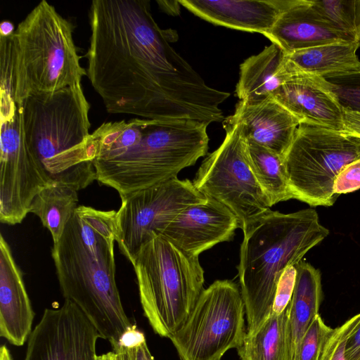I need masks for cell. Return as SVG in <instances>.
<instances>
[{"label": "cell", "instance_id": "d6a6232c", "mask_svg": "<svg viewBox=\"0 0 360 360\" xmlns=\"http://www.w3.org/2000/svg\"><path fill=\"white\" fill-rule=\"evenodd\" d=\"M343 133L360 139V112L343 108Z\"/></svg>", "mask_w": 360, "mask_h": 360}, {"label": "cell", "instance_id": "f35d334b", "mask_svg": "<svg viewBox=\"0 0 360 360\" xmlns=\"http://www.w3.org/2000/svg\"><path fill=\"white\" fill-rule=\"evenodd\" d=\"M0 360H13L11 354L6 345L0 347Z\"/></svg>", "mask_w": 360, "mask_h": 360}, {"label": "cell", "instance_id": "603a6c76", "mask_svg": "<svg viewBox=\"0 0 360 360\" xmlns=\"http://www.w3.org/2000/svg\"><path fill=\"white\" fill-rule=\"evenodd\" d=\"M78 191L52 180L33 199L30 213L37 215L51 234L53 244L62 237L78 205Z\"/></svg>", "mask_w": 360, "mask_h": 360}, {"label": "cell", "instance_id": "ab89813d", "mask_svg": "<svg viewBox=\"0 0 360 360\" xmlns=\"http://www.w3.org/2000/svg\"><path fill=\"white\" fill-rule=\"evenodd\" d=\"M356 25L358 32V39L360 43V0H356Z\"/></svg>", "mask_w": 360, "mask_h": 360}, {"label": "cell", "instance_id": "44dd1931", "mask_svg": "<svg viewBox=\"0 0 360 360\" xmlns=\"http://www.w3.org/2000/svg\"><path fill=\"white\" fill-rule=\"evenodd\" d=\"M295 267V285L288 305L289 360H297L300 342L319 314L322 298L319 270L304 260L296 264Z\"/></svg>", "mask_w": 360, "mask_h": 360}, {"label": "cell", "instance_id": "7402d4cb", "mask_svg": "<svg viewBox=\"0 0 360 360\" xmlns=\"http://www.w3.org/2000/svg\"><path fill=\"white\" fill-rule=\"evenodd\" d=\"M359 41L323 44L286 54L290 70L294 75L326 77L360 70L356 51Z\"/></svg>", "mask_w": 360, "mask_h": 360}, {"label": "cell", "instance_id": "60d3db41", "mask_svg": "<svg viewBox=\"0 0 360 360\" xmlns=\"http://www.w3.org/2000/svg\"><path fill=\"white\" fill-rule=\"evenodd\" d=\"M96 360H117V354L114 351L109 352L97 356Z\"/></svg>", "mask_w": 360, "mask_h": 360}, {"label": "cell", "instance_id": "4316f807", "mask_svg": "<svg viewBox=\"0 0 360 360\" xmlns=\"http://www.w3.org/2000/svg\"><path fill=\"white\" fill-rule=\"evenodd\" d=\"M320 18L334 29L358 39L356 0H311Z\"/></svg>", "mask_w": 360, "mask_h": 360}, {"label": "cell", "instance_id": "cb8c5ba5", "mask_svg": "<svg viewBox=\"0 0 360 360\" xmlns=\"http://www.w3.org/2000/svg\"><path fill=\"white\" fill-rule=\"evenodd\" d=\"M288 314V306L271 313L255 332L246 333L237 349L240 360H289Z\"/></svg>", "mask_w": 360, "mask_h": 360}, {"label": "cell", "instance_id": "1f68e13d", "mask_svg": "<svg viewBox=\"0 0 360 360\" xmlns=\"http://www.w3.org/2000/svg\"><path fill=\"white\" fill-rule=\"evenodd\" d=\"M360 188V160L346 165L336 176L333 192L339 196Z\"/></svg>", "mask_w": 360, "mask_h": 360}, {"label": "cell", "instance_id": "3957f363", "mask_svg": "<svg viewBox=\"0 0 360 360\" xmlns=\"http://www.w3.org/2000/svg\"><path fill=\"white\" fill-rule=\"evenodd\" d=\"M241 229L243 238L238 272L247 333L251 334L271 314L283 271L302 260L307 252L328 236L329 231L321 224L313 208L288 214L269 210Z\"/></svg>", "mask_w": 360, "mask_h": 360}, {"label": "cell", "instance_id": "7a4b0ae2", "mask_svg": "<svg viewBox=\"0 0 360 360\" xmlns=\"http://www.w3.org/2000/svg\"><path fill=\"white\" fill-rule=\"evenodd\" d=\"M116 233L115 212L86 208L75 211L51 249L63 297L82 311L112 351L120 348L122 337L134 325L115 281Z\"/></svg>", "mask_w": 360, "mask_h": 360}, {"label": "cell", "instance_id": "e575fe53", "mask_svg": "<svg viewBox=\"0 0 360 360\" xmlns=\"http://www.w3.org/2000/svg\"><path fill=\"white\" fill-rule=\"evenodd\" d=\"M127 348L129 350L131 360H155L148 347L146 338Z\"/></svg>", "mask_w": 360, "mask_h": 360}, {"label": "cell", "instance_id": "4dcf8cb0", "mask_svg": "<svg viewBox=\"0 0 360 360\" xmlns=\"http://www.w3.org/2000/svg\"><path fill=\"white\" fill-rule=\"evenodd\" d=\"M296 276L295 265L287 266L281 273L276 286L271 313L280 314L289 305L294 292Z\"/></svg>", "mask_w": 360, "mask_h": 360}, {"label": "cell", "instance_id": "ba28073f", "mask_svg": "<svg viewBox=\"0 0 360 360\" xmlns=\"http://www.w3.org/2000/svg\"><path fill=\"white\" fill-rule=\"evenodd\" d=\"M360 160V139L314 124L300 123L284 158L295 199L330 207L334 181L348 164Z\"/></svg>", "mask_w": 360, "mask_h": 360}, {"label": "cell", "instance_id": "8fae6325", "mask_svg": "<svg viewBox=\"0 0 360 360\" xmlns=\"http://www.w3.org/2000/svg\"><path fill=\"white\" fill-rule=\"evenodd\" d=\"M188 179L175 178L121 199L116 242L131 263L141 246L160 235L184 209L205 200Z\"/></svg>", "mask_w": 360, "mask_h": 360}, {"label": "cell", "instance_id": "277c9868", "mask_svg": "<svg viewBox=\"0 0 360 360\" xmlns=\"http://www.w3.org/2000/svg\"><path fill=\"white\" fill-rule=\"evenodd\" d=\"M27 142L50 178L77 191L96 180L89 149L90 104L81 83L18 105Z\"/></svg>", "mask_w": 360, "mask_h": 360}, {"label": "cell", "instance_id": "f1b7e54d", "mask_svg": "<svg viewBox=\"0 0 360 360\" xmlns=\"http://www.w3.org/2000/svg\"><path fill=\"white\" fill-rule=\"evenodd\" d=\"M333 330V328L328 326L319 314L300 342L297 360H319Z\"/></svg>", "mask_w": 360, "mask_h": 360}, {"label": "cell", "instance_id": "5bb4252c", "mask_svg": "<svg viewBox=\"0 0 360 360\" xmlns=\"http://www.w3.org/2000/svg\"><path fill=\"white\" fill-rule=\"evenodd\" d=\"M238 228V219L227 207L206 197L180 212L160 235L198 257L218 243L230 240Z\"/></svg>", "mask_w": 360, "mask_h": 360}, {"label": "cell", "instance_id": "5b68a950", "mask_svg": "<svg viewBox=\"0 0 360 360\" xmlns=\"http://www.w3.org/2000/svg\"><path fill=\"white\" fill-rule=\"evenodd\" d=\"M207 124L195 120H146L139 143L115 159L94 161L96 181L121 199L177 178L207 155Z\"/></svg>", "mask_w": 360, "mask_h": 360}, {"label": "cell", "instance_id": "ffe728a7", "mask_svg": "<svg viewBox=\"0 0 360 360\" xmlns=\"http://www.w3.org/2000/svg\"><path fill=\"white\" fill-rule=\"evenodd\" d=\"M292 76L286 53L271 43L240 65L236 96L248 104L263 102L272 98L274 92Z\"/></svg>", "mask_w": 360, "mask_h": 360}, {"label": "cell", "instance_id": "83f0119b", "mask_svg": "<svg viewBox=\"0 0 360 360\" xmlns=\"http://www.w3.org/2000/svg\"><path fill=\"white\" fill-rule=\"evenodd\" d=\"M323 78L342 108L360 112V70Z\"/></svg>", "mask_w": 360, "mask_h": 360}, {"label": "cell", "instance_id": "e0dca14e", "mask_svg": "<svg viewBox=\"0 0 360 360\" xmlns=\"http://www.w3.org/2000/svg\"><path fill=\"white\" fill-rule=\"evenodd\" d=\"M188 11L216 25L266 34L292 0H178Z\"/></svg>", "mask_w": 360, "mask_h": 360}, {"label": "cell", "instance_id": "8992f818", "mask_svg": "<svg viewBox=\"0 0 360 360\" xmlns=\"http://www.w3.org/2000/svg\"><path fill=\"white\" fill-rule=\"evenodd\" d=\"M74 26L43 0L12 34L14 98L52 92L81 83L86 70L80 65Z\"/></svg>", "mask_w": 360, "mask_h": 360}, {"label": "cell", "instance_id": "d6986e66", "mask_svg": "<svg viewBox=\"0 0 360 360\" xmlns=\"http://www.w3.org/2000/svg\"><path fill=\"white\" fill-rule=\"evenodd\" d=\"M264 36L286 54L323 44L358 41L322 20L311 0H292Z\"/></svg>", "mask_w": 360, "mask_h": 360}, {"label": "cell", "instance_id": "f546056e", "mask_svg": "<svg viewBox=\"0 0 360 360\" xmlns=\"http://www.w3.org/2000/svg\"><path fill=\"white\" fill-rule=\"evenodd\" d=\"M360 321V312L333 330L322 350L319 360H346L347 340Z\"/></svg>", "mask_w": 360, "mask_h": 360}, {"label": "cell", "instance_id": "2e32d148", "mask_svg": "<svg viewBox=\"0 0 360 360\" xmlns=\"http://www.w3.org/2000/svg\"><path fill=\"white\" fill-rule=\"evenodd\" d=\"M222 123L238 124L246 139L285 158L297 129L298 120L273 97L256 104L241 101L234 113Z\"/></svg>", "mask_w": 360, "mask_h": 360}, {"label": "cell", "instance_id": "484cf974", "mask_svg": "<svg viewBox=\"0 0 360 360\" xmlns=\"http://www.w3.org/2000/svg\"><path fill=\"white\" fill-rule=\"evenodd\" d=\"M144 122L145 119L135 118L102 124L89 136L97 150L94 160L117 158L137 145L142 137Z\"/></svg>", "mask_w": 360, "mask_h": 360}, {"label": "cell", "instance_id": "9c48e42d", "mask_svg": "<svg viewBox=\"0 0 360 360\" xmlns=\"http://www.w3.org/2000/svg\"><path fill=\"white\" fill-rule=\"evenodd\" d=\"M245 304L240 289L217 280L201 292L183 326L170 338L181 360H221L243 342Z\"/></svg>", "mask_w": 360, "mask_h": 360}, {"label": "cell", "instance_id": "ac0fdd59", "mask_svg": "<svg viewBox=\"0 0 360 360\" xmlns=\"http://www.w3.org/2000/svg\"><path fill=\"white\" fill-rule=\"evenodd\" d=\"M34 317L22 273L11 248L0 236V336L15 346H22L32 331Z\"/></svg>", "mask_w": 360, "mask_h": 360}, {"label": "cell", "instance_id": "9a60e30c", "mask_svg": "<svg viewBox=\"0 0 360 360\" xmlns=\"http://www.w3.org/2000/svg\"><path fill=\"white\" fill-rule=\"evenodd\" d=\"M300 122L343 132V108L323 77L298 74L272 96Z\"/></svg>", "mask_w": 360, "mask_h": 360}, {"label": "cell", "instance_id": "52a82bcc", "mask_svg": "<svg viewBox=\"0 0 360 360\" xmlns=\"http://www.w3.org/2000/svg\"><path fill=\"white\" fill-rule=\"evenodd\" d=\"M131 264L145 316L155 333L170 339L193 311L204 284L198 257L162 235L144 243Z\"/></svg>", "mask_w": 360, "mask_h": 360}, {"label": "cell", "instance_id": "74e56055", "mask_svg": "<svg viewBox=\"0 0 360 360\" xmlns=\"http://www.w3.org/2000/svg\"><path fill=\"white\" fill-rule=\"evenodd\" d=\"M115 352L117 354V360H131L130 352L127 347H120Z\"/></svg>", "mask_w": 360, "mask_h": 360}, {"label": "cell", "instance_id": "7c38bea8", "mask_svg": "<svg viewBox=\"0 0 360 360\" xmlns=\"http://www.w3.org/2000/svg\"><path fill=\"white\" fill-rule=\"evenodd\" d=\"M0 113V221L15 225L52 179L27 142L18 104Z\"/></svg>", "mask_w": 360, "mask_h": 360}, {"label": "cell", "instance_id": "4fadbf2b", "mask_svg": "<svg viewBox=\"0 0 360 360\" xmlns=\"http://www.w3.org/2000/svg\"><path fill=\"white\" fill-rule=\"evenodd\" d=\"M101 335L72 302L44 309L32 331L25 360H96Z\"/></svg>", "mask_w": 360, "mask_h": 360}, {"label": "cell", "instance_id": "8d00e7d4", "mask_svg": "<svg viewBox=\"0 0 360 360\" xmlns=\"http://www.w3.org/2000/svg\"><path fill=\"white\" fill-rule=\"evenodd\" d=\"M14 25L8 20H4L0 24V36L1 37H10L15 32Z\"/></svg>", "mask_w": 360, "mask_h": 360}, {"label": "cell", "instance_id": "836d02e7", "mask_svg": "<svg viewBox=\"0 0 360 360\" xmlns=\"http://www.w3.org/2000/svg\"><path fill=\"white\" fill-rule=\"evenodd\" d=\"M345 358L346 360H360V321L347 340Z\"/></svg>", "mask_w": 360, "mask_h": 360}, {"label": "cell", "instance_id": "d4e9b609", "mask_svg": "<svg viewBox=\"0 0 360 360\" xmlns=\"http://www.w3.org/2000/svg\"><path fill=\"white\" fill-rule=\"evenodd\" d=\"M246 145L252 172L270 206L295 199L284 158L250 140L246 139Z\"/></svg>", "mask_w": 360, "mask_h": 360}, {"label": "cell", "instance_id": "6da1fadb", "mask_svg": "<svg viewBox=\"0 0 360 360\" xmlns=\"http://www.w3.org/2000/svg\"><path fill=\"white\" fill-rule=\"evenodd\" d=\"M86 75L110 113L222 122L230 94L209 86L170 45L148 0H94Z\"/></svg>", "mask_w": 360, "mask_h": 360}, {"label": "cell", "instance_id": "30bf717a", "mask_svg": "<svg viewBox=\"0 0 360 360\" xmlns=\"http://www.w3.org/2000/svg\"><path fill=\"white\" fill-rule=\"evenodd\" d=\"M222 124L225 138L216 150L205 156L193 184L205 197L227 207L242 229L271 210V206L252 172L246 139L240 127Z\"/></svg>", "mask_w": 360, "mask_h": 360}, {"label": "cell", "instance_id": "d590c367", "mask_svg": "<svg viewBox=\"0 0 360 360\" xmlns=\"http://www.w3.org/2000/svg\"><path fill=\"white\" fill-rule=\"evenodd\" d=\"M159 7L171 15H178L180 13V4L178 1H157Z\"/></svg>", "mask_w": 360, "mask_h": 360}]
</instances>
